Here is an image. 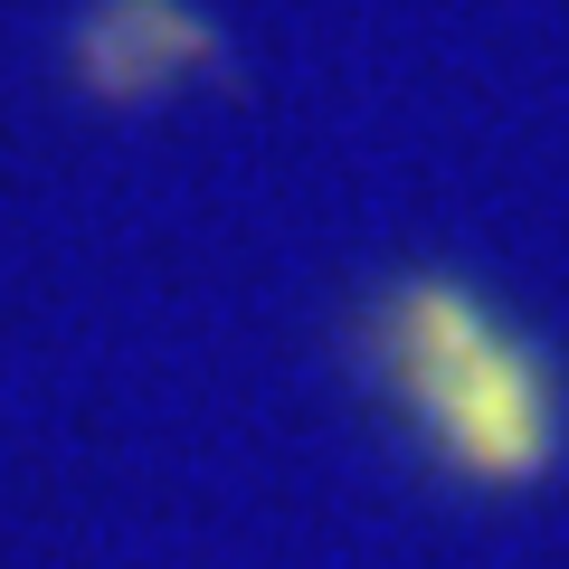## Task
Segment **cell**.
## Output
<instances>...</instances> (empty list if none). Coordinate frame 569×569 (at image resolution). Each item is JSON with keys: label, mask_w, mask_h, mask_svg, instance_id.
Instances as JSON below:
<instances>
[{"label": "cell", "mask_w": 569, "mask_h": 569, "mask_svg": "<svg viewBox=\"0 0 569 569\" xmlns=\"http://www.w3.org/2000/svg\"><path fill=\"white\" fill-rule=\"evenodd\" d=\"M342 370L447 503H541L569 475V351L466 257H399L351 295Z\"/></svg>", "instance_id": "obj_1"}, {"label": "cell", "mask_w": 569, "mask_h": 569, "mask_svg": "<svg viewBox=\"0 0 569 569\" xmlns=\"http://www.w3.org/2000/svg\"><path fill=\"white\" fill-rule=\"evenodd\" d=\"M67 77L104 114H142L181 86L228 77V39L190 0H86L67 29Z\"/></svg>", "instance_id": "obj_2"}]
</instances>
